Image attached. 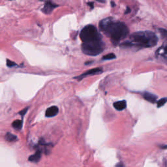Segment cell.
Returning a JSON list of instances; mask_svg holds the SVG:
<instances>
[{"label": "cell", "instance_id": "obj_1", "mask_svg": "<svg viewBox=\"0 0 167 167\" xmlns=\"http://www.w3.org/2000/svg\"><path fill=\"white\" fill-rule=\"evenodd\" d=\"M99 28L104 34L110 39L114 45H117L125 39L129 34V29L126 24L112 18L102 20L99 23Z\"/></svg>", "mask_w": 167, "mask_h": 167}, {"label": "cell", "instance_id": "obj_2", "mask_svg": "<svg viewBox=\"0 0 167 167\" xmlns=\"http://www.w3.org/2000/svg\"><path fill=\"white\" fill-rule=\"evenodd\" d=\"M157 35L150 31H138L130 35L129 39L121 44L125 47H137L139 48H151L157 44Z\"/></svg>", "mask_w": 167, "mask_h": 167}, {"label": "cell", "instance_id": "obj_3", "mask_svg": "<svg viewBox=\"0 0 167 167\" xmlns=\"http://www.w3.org/2000/svg\"><path fill=\"white\" fill-rule=\"evenodd\" d=\"M80 39L82 43H92L101 40L102 37L97 29L93 25H88L81 30L80 33Z\"/></svg>", "mask_w": 167, "mask_h": 167}, {"label": "cell", "instance_id": "obj_4", "mask_svg": "<svg viewBox=\"0 0 167 167\" xmlns=\"http://www.w3.org/2000/svg\"><path fill=\"white\" fill-rule=\"evenodd\" d=\"M104 49H105V44L103 40L96 42L82 44V50L88 56H98L104 50Z\"/></svg>", "mask_w": 167, "mask_h": 167}, {"label": "cell", "instance_id": "obj_5", "mask_svg": "<svg viewBox=\"0 0 167 167\" xmlns=\"http://www.w3.org/2000/svg\"><path fill=\"white\" fill-rule=\"evenodd\" d=\"M103 72V69L101 68H96V69H90L86 72H85L84 73H83L82 75H80L77 77H75V78L76 79H78L79 80L83 79L85 76H87L89 75H98V74H101Z\"/></svg>", "mask_w": 167, "mask_h": 167}, {"label": "cell", "instance_id": "obj_6", "mask_svg": "<svg viewBox=\"0 0 167 167\" xmlns=\"http://www.w3.org/2000/svg\"><path fill=\"white\" fill-rule=\"evenodd\" d=\"M57 6V5L52 2H47L42 9V11L47 15L50 14L54 9L56 8Z\"/></svg>", "mask_w": 167, "mask_h": 167}, {"label": "cell", "instance_id": "obj_7", "mask_svg": "<svg viewBox=\"0 0 167 167\" xmlns=\"http://www.w3.org/2000/svg\"><path fill=\"white\" fill-rule=\"evenodd\" d=\"M58 112H59L58 108L56 106H52L47 108L46 112H45V116L47 118H52V117L56 116L58 114Z\"/></svg>", "mask_w": 167, "mask_h": 167}, {"label": "cell", "instance_id": "obj_8", "mask_svg": "<svg viewBox=\"0 0 167 167\" xmlns=\"http://www.w3.org/2000/svg\"><path fill=\"white\" fill-rule=\"evenodd\" d=\"M142 96L147 101L150 102L151 103H155L157 102V97L155 96V94L145 92L142 93Z\"/></svg>", "mask_w": 167, "mask_h": 167}, {"label": "cell", "instance_id": "obj_9", "mask_svg": "<svg viewBox=\"0 0 167 167\" xmlns=\"http://www.w3.org/2000/svg\"><path fill=\"white\" fill-rule=\"evenodd\" d=\"M113 106L115 108L116 110L118 111H121L124 110L125 108H126V107H127V102L124 100L117 101L114 103Z\"/></svg>", "mask_w": 167, "mask_h": 167}, {"label": "cell", "instance_id": "obj_10", "mask_svg": "<svg viewBox=\"0 0 167 167\" xmlns=\"http://www.w3.org/2000/svg\"><path fill=\"white\" fill-rule=\"evenodd\" d=\"M40 158H41V151L37 150L33 155L29 157V161L33 162H37L40 161Z\"/></svg>", "mask_w": 167, "mask_h": 167}, {"label": "cell", "instance_id": "obj_11", "mask_svg": "<svg viewBox=\"0 0 167 167\" xmlns=\"http://www.w3.org/2000/svg\"><path fill=\"white\" fill-rule=\"evenodd\" d=\"M22 125H23V121L20 120H16L14 121L12 124V127L17 130H20L22 127Z\"/></svg>", "mask_w": 167, "mask_h": 167}, {"label": "cell", "instance_id": "obj_12", "mask_svg": "<svg viewBox=\"0 0 167 167\" xmlns=\"http://www.w3.org/2000/svg\"><path fill=\"white\" fill-rule=\"evenodd\" d=\"M5 139L8 142H15L18 140V138L16 135L11 133H7L5 135Z\"/></svg>", "mask_w": 167, "mask_h": 167}, {"label": "cell", "instance_id": "obj_13", "mask_svg": "<svg viewBox=\"0 0 167 167\" xmlns=\"http://www.w3.org/2000/svg\"><path fill=\"white\" fill-rule=\"evenodd\" d=\"M167 102V97L166 98H162L159 101H158L157 103V108H160L163 106Z\"/></svg>", "mask_w": 167, "mask_h": 167}, {"label": "cell", "instance_id": "obj_14", "mask_svg": "<svg viewBox=\"0 0 167 167\" xmlns=\"http://www.w3.org/2000/svg\"><path fill=\"white\" fill-rule=\"evenodd\" d=\"M116 58V55L113 53H110L106 54V55L104 56L103 57V60H113Z\"/></svg>", "mask_w": 167, "mask_h": 167}, {"label": "cell", "instance_id": "obj_15", "mask_svg": "<svg viewBox=\"0 0 167 167\" xmlns=\"http://www.w3.org/2000/svg\"><path fill=\"white\" fill-rule=\"evenodd\" d=\"M157 54H161V55H167V44L165 47H162V48L158 50Z\"/></svg>", "mask_w": 167, "mask_h": 167}, {"label": "cell", "instance_id": "obj_16", "mask_svg": "<svg viewBox=\"0 0 167 167\" xmlns=\"http://www.w3.org/2000/svg\"><path fill=\"white\" fill-rule=\"evenodd\" d=\"M7 67H13L17 66V64H16L15 62L12 61H11V60H7Z\"/></svg>", "mask_w": 167, "mask_h": 167}, {"label": "cell", "instance_id": "obj_17", "mask_svg": "<svg viewBox=\"0 0 167 167\" xmlns=\"http://www.w3.org/2000/svg\"><path fill=\"white\" fill-rule=\"evenodd\" d=\"M159 30L162 36H163V37H167V30L165 29H162V28H159Z\"/></svg>", "mask_w": 167, "mask_h": 167}, {"label": "cell", "instance_id": "obj_18", "mask_svg": "<svg viewBox=\"0 0 167 167\" xmlns=\"http://www.w3.org/2000/svg\"><path fill=\"white\" fill-rule=\"evenodd\" d=\"M28 108H24V110H22V111H20V112H19V114H20V116H22V117H23V116L26 114V113L27 112V111H28Z\"/></svg>", "mask_w": 167, "mask_h": 167}, {"label": "cell", "instance_id": "obj_19", "mask_svg": "<svg viewBox=\"0 0 167 167\" xmlns=\"http://www.w3.org/2000/svg\"><path fill=\"white\" fill-rule=\"evenodd\" d=\"M159 147L162 149V150H166L167 149V145H161L159 146Z\"/></svg>", "mask_w": 167, "mask_h": 167}]
</instances>
